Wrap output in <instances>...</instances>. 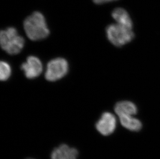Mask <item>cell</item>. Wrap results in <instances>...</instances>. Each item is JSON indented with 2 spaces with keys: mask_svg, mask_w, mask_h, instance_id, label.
<instances>
[{
  "mask_svg": "<svg viewBox=\"0 0 160 159\" xmlns=\"http://www.w3.org/2000/svg\"><path fill=\"white\" fill-rule=\"evenodd\" d=\"M23 27L28 37L33 41L45 39L49 35L45 17L38 12H34L24 20Z\"/></svg>",
  "mask_w": 160,
  "mask_h": 159,
  "instance_id": "cell-1",
  "label": "cell"
},
{
  "mask_svg": "<svg viewBox=\"0 0 160 159\" xmlns=\"http://www.w3.org/2000/svg\"><path fill=\"white\" fill-rule=\"evenodd\" d=\"M0 44L2 49L11 55L20 52L24 46V39L15 28L8 27L0 33Z\"/></svg>",
  "mask_w": 160,
  "mask_h": 159,
  "instance_id": "cell-2",
  "label": "cell"
},
{
  "mask_svg": "<svg viewBox=\"0 0 160 159\" xmlns=\"http://www.w3.org/2000/svg\"><path fill=\"white\" fill-rule=\"evenodd\" d=\"M106 32L109 41L116 47H122L128 44L134 37L133 29L117 23L108 26Z\"/></svg>",
  "mask_w": 160,
  "mask_h": 159,
  "instance_id": "cell-3",
  "label": "cell"
},
{
  "mask_svg": "<svg viewBox=\"0 0 160 159\" xmlns=\"http://www.w3.org/2000/svg\"><path fill=\"white\" fill-rule=\"evenodd\" d=\"M68 70L67 60L63 58L53 59L49 62L45 73V78L51 82L57 81L63 78Z\"/></svg>",
  "mask_w": 160,
  "mask_h": 159,
  "instance_id": "cell-4",
  "label": "cell"
},
{
  "mask_svg": "<svg viewBox=\"0 0 160 159\" xmlns=\"http://www.w3.org/2000/svg\"><path fill=\"white\" fill-rule=\"evenodd\" d=\"M95 126L100 133L104 136H108L113 133L116 128V118L111 113H104Z\"/></svg>",
  "mask_w": 160,
  "mask_h": 159,
  "instance_id": "cell-5",
  "label": "cell"
},
{
  "mask_svg": "<svg viewBox=\"0 0 160 159\" xmlns=\"http://www.w3.org/2000/svg\"><path fill=\"white\" fill-rule=\"evenodd\" d=\"M21 69L24 75L30 79L38 77L42 71V65L38 58L34 56H30L27 59L26 62L21 65Z\"/></svg>",
  "mask_w": 160,
  "mask_h": 159,
  "instance_id": "cell-6",
  "label": "cell"
},
{
  "mask_svg": "<svg viewBox=\"0 0 160 159\" xmlns=\"http://www.w3.org/2000/svg\"><path fill=\"white\" fill-rule=\"evenodd\" d=\"M78 152L77 149L62 144L54 149L51 154V159H77Z\"/></svg>",
  "mask_w": 160,
  "mask_h": 159,
  "instance_id": "cell-7",
  "label": "cell"
},
{
  "mask_svg": "<svg viewBox=\"0 0 160 159\" xmlns=\"http://www.w3.org/2000/svg\"><path fill=\"white\" fill-rule=\"evenodd\" d=\"M115 111L118 117L121 116H133L137 114L138 108L133 102L122 101L116 104Z\"/></svg>",
  "mask_w": 160,
  "mask_h": 159,
  "instance_id": "cell-8",
  "label": "cell"
},
{
  "mask_svg": "<svg viewBox=\"0 0 160 159\" xmlns=\"http://www.w3.org/2000/svg\"><path fill=\"white\" fill-rule=\"evenodd\" d=\"M112 16L117 23L133 29V22L125 9L122 8H117L112 11Z\"/></svg>",
  "mask_w": 160,
  "mask_h": 159,
  "instance_id": "cell-9",
  "label": "cell"
},
{
  "mask_svg": "<svg viewBox=\"0 0 160 159\" xmlns=\"http://www.w3.org/2000/svg\"><path fill=\"white\" fill-rule=\"evenodd\" d=\"M119 118L121 125L128 130L138 132L142 128V123L140 120L133 116H121Z\"/></svg>",
  "mask_w": 160,
  "mask_h": 159,
  "instance_id": "cell-10",
  "label": "cell"
},
{
  "mask_svg": "<svg viewBox=\"0 0 160 159\" xmlns=\"http://www.w3.org/2000/svg\"><path fill=\"white\" fill-rule=\"evenodd\" d=\"M12 73V69L9 64L4 61L0 63V79L1 81H6L9 79Z\"/></svg>",
  "mask_w": 160,
  "mask_h": 159,
  "instance_id": "cell-11",
  "label": "cell"
},
{
  "mask_svg": "<svg viewBox=\"0 0 160 159\" xmlns=\"http://www.w3.org/2000/svg\"><path fill=\"white\" fill-rule=\"evenodd\" d=\"M116 1L118 0H93V1L97 4H102Z\"/></svg>",
  "mask_w": 160,
  "mask_h": 159,
  "instance_id": "cell-12",
  "label": "cell"
},
{
  "mask_svg": "<svg viewBox=\"0 0 160 159\" xmlns=\"http://www.w3.org/2000/svg\"><path fill=\"white\" fill-rule=\"evenodd\" d=\"M32 159V158H28V159Z\"/></svg>",
  "mask_w": 160,
  "mask_h": 159,
  "instance_id": "cell-13",
  "label": "cell"
}]
</instances>
